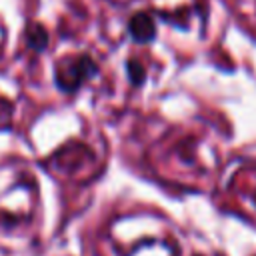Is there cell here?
Segmentation results:
<instances>
[{"label":"cell","instance_id":"obj_1","mask_svg":"<svg viewBox=\"0 0 256 256\" xmlns=\"http://www.w3.org/2000/svg\"><path fill=\"white\" fill-rule=\"evenodd\" d=\"M94 72H96V64L88 56H80L66 62L62 68H58L56 84L66 92H74L82 82L94 76Z\"/></svg>","mask_w":256,"mask_h":256},{"label":"cell","instance_id":"obj_2","mask_svg":"<svg viewBox=\"0 0 256 256\" xmlns=\"http://www.w3.org/2000/svg\"><path fill=\"white\" fill-rule=\"evenodd\" d=\"M130 34L138 40V42H146L154 36V24L146 14H136L130 20Z\"/></svg>","mask_w":256,"mask_h":256},{"label":"cell","instance_id":"obj_3","mask_svg":"<svg viewBox=\"0 0 256 256\" xmlns=\"http://www.w3.org/2000/svg\"><path fill=\"white\" fill-rule=\"evenodd\" d=\"M128 68H132V76H134L132 80H134V82H140V78H142V74H140V72H142V68H140L136 62H130V64H128Z\"/></svg>","mask_w":256,"mask_h":256}]
</instances>
